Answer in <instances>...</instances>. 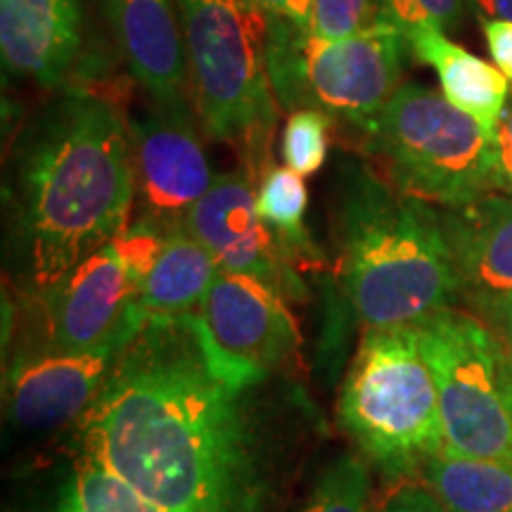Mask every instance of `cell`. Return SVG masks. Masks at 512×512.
I'll return each mask as SVG.
<instances>
[{
    "instance_id": "9c48e42d",
    "label": "cell",
    "mask_w": 512,
    "mask_h": 512,
    "mask_svg": "<svg viewBox=\"0 0 512 512\" xmlns=\"http://www.w3.org/2000/svg\"><path fill=\"white\" fill-rule=\"evenodd\" d=\"M192 320L211 361L240 380L290 373L302 347L283 294L249 275L216 273Z\"/></svg>"
},
{
    "instance_id": "9a60e30c",
    "label": "cell",
    "mask_w": 512,
    "mask_h": 512,
    "mask_svg": "<svg viewBox=\"0 0 512 512\" xmlns=\"http://www.w3.org/2000/svg\"><path fill=\"white\" fill-rule=\"evenodd\" d=\"M105 15L128 72L152 105L190 112V76L176 0H105Z\"/></svg>"
},
{
    "instance_id": "4fadbf2b",
    "label": "cell",
    "mask_w": 512,
    "mask_h": 512,
    "mask_svg": "<svg viewBox=\"0 0 512 512\" xmlns=\"http://www.w3.org/2000/svg\"><path fill=\"white\" fill-rule=\"evenodd\" d=\"M124 347L19 351L5 375V406L12 425L27 432H46L79 422Z\"/></svg>"
},
{
    "instance_id": "5b68a950",
    "label": "cell",
    "mask_w": 512,
    "mask_h": 512,
    "mask_svg": "<svg viewBox=\"0 0 512 512\" xmlns=\"http://www.w3.org/2000/svg\"><path fill=\"white\" fill-rule=\"evenodd\" d=\"M337 422L389 482L444 451L437 384L418 325L366 328L337 396Z\"/></svg>"
},
{
    "instance_id": "277c9868",
    "label": "cell",
    "mask_w": 512,
    "mask_h": 512,
    "mask_svg": "<svg viewBox=\"0 0 512 512\" xmlns=\"http://www.w3.org/2000/svg\"><path fill=\"white\" fill-rule=\"evenodd\" d=\"M190 91L204 133L238 147L254 183L271 169L278 100L268 79V17L252 0H176Z\"/></svg>"
},
{
    "instance_id": "52a82bcc",
    "label": "cell",
    "mask_w": 512,
    "mask_h": 512,
    "mask_svg": "<svg viewBox=\"0 0 512 512\" xmlns=\"http://www.w3.org/2000/svg\"><path fill=\"white\" fill-rule=\"evenodd\" d=\"M268 17V79L280 107L318 110L368 131L399 91L408 38L377 19L354 36L325 41L290 17Z\"/></svg>"
},
{
    "instance_id": "8fae6325",
    "label": "cell",
    "mask_w": 512,
    "mask_h": 512,
    "mask_svg": "<svg viewBox=\"0 0 512 512\" xmlns=\"http://www.w3.org/2000/svg\"><path fill=\"white\" fill-rule=\"evenodd\" d=\"M254 185L242 169L216 176L211 190L188 211L183 226L209 249L221 271L249 275L285 299H304L297 254L261 219Z\"/></svg>"
},
{
    "instance_id": "44dd1931",
    "label": "cell",
    "mask_w": 512,
    "mask_h": 512,
    "mask_svg": "<svg viewBox=\"0 0 512 512\" xmlns=\"http://www.w3.org/2000/svg\"><path fill=\"white\" fill-rule=\"evenodd\" d=\"M256 185H259L256 209H259L261 219L287 242L297 259H316L318 252L304 226L306 207H309V190H306L304 176H299L290 166L273 164Z\"/></svg>"
},
{
    "instance_id": "484cf974",
    "label": "cell",
    "mask_w": 512,
    "mask_h": 512,
    "mask_svg": "<svg viewBox=\"0 0 512 512\" xmlns=\"http://www.w3.org/2000/svg\"><path fill=\"white\" fill-rule=\"evenodd\" d=\"M377 512H448L444 503L420 479H403L392 484Z\"/></svg>"
},
{
    "instance_id": "5bb4252c",
    "label": "cell",
    "mask_w": 512,
    "mask_h": 512,
    "mask_svg": "<svg viewBox=\"0 0 512 512\" xmlns=\"http://www.w3.org/2000/svg\"><path fill=\"white\" fill-rule=\"evenodd\" d=\"M458 299L477 318H489L512 302V197H479L460 207L439 209Z\"/></svg>"
},
{
    "instance_id": "7402d4cb",
    "label": "cell",
    "mask_w": 512,
    "mask_h": 512,
    "mask_svg": "<svg viewBox=\"0 0 512 512\" xmlns=\"http://www.w3.org/2000/svg\"><path fill=\"white\" fill-rule=\"evenodd\" d=\"M299 512H370L368 460L351 453L332 460Z\"/></svg>"
},
{
    "instance_id": "4316f807",
    "label": "cell",
    "mask_w": 512,
    "mask_h": 512,
    "mask_svg": "<svg viewBox=\"0 0 512 512\" xmlns=\"http://www.w3.org/2000/svg\"><path fill=\"white\" fill-rule=\"evenodd\" d=\"M496 181L498 190L512 195V93L496 126Z\"/></svg>"
},
{
    "instance_id": "7a4b0ae2",
    "label": "cell",
    "mask_w": 512,
    "mask_h": 512,
    "mask_svg": "<svg viewBox=\"0 0 512 512\" xmlns=\"http://www.w3.org/2000/svg\"><path fill=\"white\" fill-rule=\"evenodd\" d=\"M133 202L126 117L110 95L69 91L38 124L19 166V254L34 292L110 245Z\"/></svg>"
},
{
    "instance_id": "ba28073f",
    "label": "cell",
    "mask_w": 512,
    "mask_h": 512,
    "mask_svg": "<svg viewBox=\"0 0 512 512\" xmlns=\"http://www.w3.org/2000/svg\"><path fill=\"white\" fill-rule=\"evenodd\" d=\"M418 332L437 384L446 451L512 463V401L494 330L448 306L418 323Z\"/></svg>"
},
{
    "instance_id": "2e32d148",
    "label": "cell",
    "mask_w": 512,
    "mask_h": 512,
    "mask_svg": "<svg viewBox=\"0 0 512 512\" xmlns=\"http://www.w3.org/2000/svg\"><path fill=\"white\" fill-rule=\"evenodd\" d=\"M5 512H166L112 475L72 439L15 477Z\"/></svg>"
},
{
    "instance_id": "83f0119b",
    "label": "cell",
    "mask_w": 512,
    "mask_h": 512,
    "mask_svg": "<svg viewBox=\"0 0 512 512\" xmlns=\"http://www.w3.org/2000/svg\"><path fill=\"white\" fill-rule=\"evenodd\" d=\"M482 31L496 67L512 81V22L482 19Z\"/></svg>"
},
{
    "instance_id": "e0dca14e",
    "label": "cell",
    "mask_w": 512,
    "mask_h": 512,
    "mask_svg": "<svg viewBox=\"0 0 512 512\" xmlns=\"http://www.w3.org/2000/svg\"><path fill=\"white\" fill-rule=\"evenodd\" d=\"M81 0H0L5 69L46 88L67 81L81 55Z\"/></svg>"
},
{
    "instance_id": "ffe728a7",
    "label": "cell",
    "mask_w": 512,
    "mask_h": 512,
    "mask_svg": "<svg viewBox=\"0 0 512 512\" xmlns=\"http://www.w3.org/2000/svg\"><path fill=\"white\" fill-rule=\"evenodd\" d=\"M420 482L448 512H512V463L441 451L422 465Z\"/></svg>"
},
{
    "instance_id": "3957f363",
    "label": "cell",
    "mask_w": 512,
    "mask_h": 512,
    "mask_svg": "<svg viewBox=\"0 0 512 512\" xmlns=\"http://www.w3.org/2000/svg\"><path fill=\"white\" fill-rule=\"evenodd\" d=\"M339 285L356 323L418 325L458 299L439 209L354 171L337 214Z\"/></svg>"
},
{
    "instance_id": "603a6c76",
    "label": "cell",
    "mask_w": 512,
    "mask_h": 512,
    "mask_svg": "<svg viewBox=\"0 0 512 512\" xmlns=\"http://www.w3.org/2000/svg\"><path fill=\"white\" fill-rule=\"evenodd\" d=\"M332 119L318 110H297L283 131L285 164L299 176H313L328 157V128Z\"/></svg>"
},
{
    "instance_id": "cb8c5ba5",
    "label": "cell",
    "mask_w": 512,
    "mask_h": 512,
    "mask_svg": "<svg viewBox=\"0 0 512 512\" xmlns=\"http://www.w3.org/2000/svg\"><path fill=\"white\" fill-rule=\"evenodd\" d=\"M470 0H380L377 19L392 24L403 36L418 27H437L441 31L458 29Z\"/></svg>"
},
{
    "instance_id": "8992f818",
    "label": "cell",
    "mask_w": 512,
    "mask_h": 512,
    "mask_svg": "<svg viewBox=\"0 0 512 512\" xmlns=\"http://www.w3.org/2000/svg\"><path fill=\"white\" fill-rule=\"evenodd\" d=\"M363 136L384 181L415 200L448 209L498 190L496 133L437 88L401 83Z\"/></svg>"
},
{
    "instance_id": "4dcf8cb0",
    "label": "cell",
    "mask_w": 512,
    "mask_h": 512,
    "mask_svg": "<svg viewBox=\"0 0 512 512\" xmlns=\"http://www.w3.org/2000/svg\"><path fill=\"white\" fill-rule=\"evenodd\" d=\"M470 10L482 19L512 22V0H470Z\"/></svg>"
},
{
    "instance_id": "30bf717a",
    "label": "cell",
    "mask_w": 512,
    "mask_h": 512,
    "mask_svg": "<svg viewBox=\"0 0 512 512\" xmlns=\"http://www.w3.org/2000/svg\"><path fill=\"white\" fill-rule=\"evenodd\" d=\"M36 294L41 306V337L24 349L124 347L147 318L140 306L138 280L112 242Z\"/></svg>"
},
{
    "instance_id": "d6986e66",
    "label": "cell",
    "mask_w": 512,
    "mask_h": 512,
    "mask_svg": "<svg viewBox=\"0 0 512 512\" xmlns=\"http://www.w3.org/2000/svg\"><path fill=\"white\" fill-rule=\"evenodd\" d=\"M221 268L185 226L169 230L162 254L140 287V306L147 316L195 313Z\"/></svg>"
},
{
    "instance_id": "7c38bea8",
    "label": "cell",
    "mask_w": 512,
    "mask_h": 512,
    "mask_svg": "<svg viewBox=\"0 0 512 512\" xmlns=\"http://www.w3.org/2000/svg\"><path fill=\"white\" fill-rule=\"evenodd\" d=\"M128 128L140 216L169 230L183 226L188 211L216 181L190 112L152 105L140 117L128 119Z\"/></svg>"
},
{
    "instance_id": "6da1fadb",
    "label": "cell",
    "mask_w": 512,
    "mask_h": 512,
    "mask_svg": "<svg viewBox=\"0 0 512 512\" xmlns=\"http://www.w3.org/2000/svg\"><path fill=\"white\" fill-rule=\"evenodd\" d=\"M318 422L290 373H223L185 313L145 318L74 441L166 512H285Z\"/></svg>"
},
{
    "instance_id": "f546056e",
    "label": "cell",
    "mask_w": 512,
    "mask_h": 512,
    "mask_svg": "<svg viewBox=\"0 0 512 512\" xmlns=\"http://www.w3.org/2000/svg\"><path fill=\"white\" fill-rule=\"evenodd\" d=\"M259 10H264L266 15H280L290 17L294 22L311 24V12H313V0H252Z\"/></svg>"
},
{
    "instance_id": "d4e9b609",
    "label": "cell",
    "mask_w": 512,
    "mask_h": 512,
    "mask_svg": "<svg viewBox=\"0 0 512 512\" xmlns=\"http://www.w3.org/2000/svg\"><path fill=\"white\" fill-rule=\"evenodd\" d=\"M380 0H313L311 31L325 41L354 36L377 22Z\"/></svg>"
},
{
    "instance_id": "f1b7e54d",
    "label": "cell",
    "mask_w": 512,
    "mask_h": 512,
    "mask_svg": "<svg viewBox=\"0 0 512 512\" xmlns=\"http://www.w3.org/2000/svg\"><path fill=\"white\" fill-rule=\"evenodd\" d=\"M484 323L494 330L498 344H501L505 382H508V392L512 401V302L501 306V309L491 313L489 318H484Z\"/></svg>"
},
{
    "instance_id": "ac0fdd59",
    "label": "cell",
    "mask_w": 512,
    "mask_h": 512,
    "mask_svg": "<svg viewBox=\"0 0 512 512\" xmlns=\"http://www.w3.org/2000/svg\"><path fill=\"white\" fill-rule=\"evenodd\" d=\"M406 38L411 53L437 72L444 98L496 133L512 93L508 76L494 64L460 48L437 27H418Z\"/></svg>"
}]
</instances>
